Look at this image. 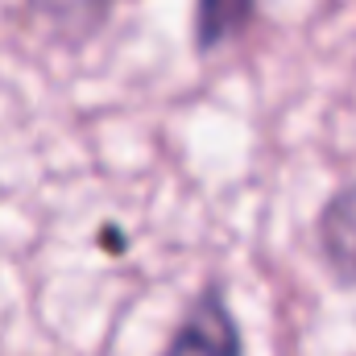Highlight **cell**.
I'll use <instances>...</instances> for the list:
<instances>
[{"mask_svg":"<svg viewBox=\"0 0 356 356\" xmlns=\"http://www.w3.org/2000/svg\"><path fill=\"white\" fill-rule=\"evenodd\" d=\"M162 356H245L241 327L220 290H207L186 307V315Z\"/></svg>","mask_w":356,"mask_h":356,"instance_id":"obj_1","label":"cell"},{"mask_svg":"<svg viewBox=\"0 0 356 356\" xmlns=\"http://www.w3.org/2000/svg\"><path fill=\"white\" fill-rule=\"evenodd\" d=\"M315 236H319V253H323L327 269L340 282L356 286V182L336 191L323 203Z\"/></svg>","mask_w":356,"mask_h":356,"instance_id":"obj_2","label":"cell"},{"mask_svg":"<svg viewBox=\"0 0 356 356\" xmlns=\"http://www.w3.org/2000/svg\"><path fill=\"white\" fill-rule=\"evenodd\" d=\"M257 21V0H199L195 4V50L211 54L236 42Z\"/></svg>","mask_w":356,"mask_h":356,"instance_id":"obj_3","label":"cell"},{"mask_svg":"<svg viewBox=\"0 0 356 356\" xmlns=\"http://www.w3.org/2000/svg\"><path fill=\"white\" fill-rule=\"evenodd\" d=\"M63 8H88V13H104L112 0H58Z\"/></svg>","mask_w":356,"mask_h":356,"instance_id":"obj_4","label":"cell"}]
</instances>
